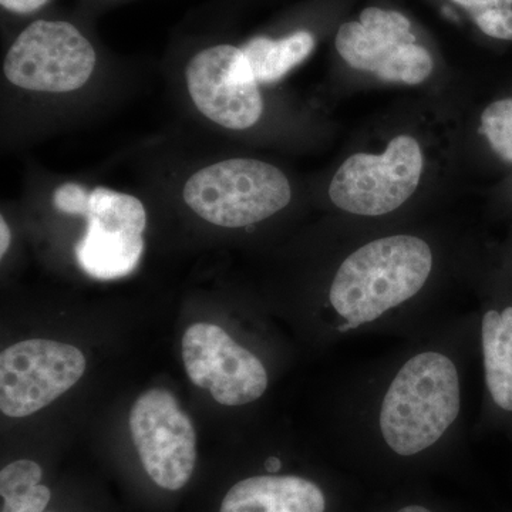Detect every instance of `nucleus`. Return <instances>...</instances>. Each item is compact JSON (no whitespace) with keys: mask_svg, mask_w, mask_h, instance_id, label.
<instances>
[{"mask_svg":"<svg viewBox=\"0 0 512 512\" xmlns=\"http://www.w3.org/2000/svg\"><path fill=\"white\" fill-rule=\"evenodd\" d=\"M485 380L497 406L512 412V306L483 319Z\"/></svg>","mask_w":512,"mask_h":512,"instance_id":"nucleus-13","label":"nucleus"},{"mask_svg":"<svg viewBox=\"0 0 512 512\" xmlns=\"http://www.w3.org/2000/svg\"><path fill=\"white\" fill-rule=\"evenodd\" d=\"M183 360L191 383L210 390L222 406L255 402L268 387L261 360L211 323H195L185 330Z\"/></svg>","mask_w":512,"mask_h":512,"instance_id":"nucleus-10","label":"nucleus"},{"mask_svg":"<svg viewBox=\"0 0 512 512\" xmlns=\"http://www.w3.org/2000/svg\"><path fill=\"white\" fill-rule=\"evenodd\" d=\"M192 101L207 119L245 130L261 119L264 101L242 49L218 45L202 50L187 66Z\"/></svg>","mask_w":512,"mask_h":512,"instance_id":"nucleus-11","label":"nucleus"},{"mask_svg":"<svg viewBox=\"0 0 512 512\" xmlns=\"http://www.w3.org/2000/svg\"><path fill=\"white\" fill-rule=\"evenodd\" d=\"M131 439L148 477L168 491L185 487L197 463V433L174 394L150 389L130 412Z\"/></svg>","mask_w":512,"mask_h":512,"instance_id":"nucleus-8","label":"nucleus"},{"mask_svg":"<svg viewBox=\"0 0 512 512\" xmlns=\"http://www.w3.org/2000/svg\"><path fill=\"white\" fill-rule=\"evenodd\" d=\"M461 407L456 365L439 352L413 356L394 377L380 410V430L399 456H414L436 444Z\"/></svg>","mask_w":512,"mask_h":512,"instance_id":"nucleus-2","label":"nucleus"},{"mask_svg":"<svg viewBox=\"0 0 512 512\" xmlns=\"http://www.w3.org/2000/svg\"><path fill=\"white\" fill-rule=\"evenodd\" d=\"M90 194L83 185L66 183L60 185L53 194V205L63 214L79 215L86 218L90 207Z\"/></svg>","mask_w":512,"mask_h":512,"instance_id":"nucleus-17","label":"nucleus"},{"mask_svg":"<svg viewBox=\"0 0 512 512\" xmlns=\"http://www.w3.org/2000/svg\"><path fill=\"white\" fill-rule=\"evenodd\" d=\"M12 241L9 225L6 224L5 218H0V256H5Z\"/></svg>","mask_w":512,"mask_h":512,"instance_id":"nucleus-21","label":"nucleus"},{"mask_svg":"<svg viewBox=\"0 0 512 512\" xmlns=\"http://www.w3.org/2000/svg\"><path fill=\"white\" fill-rule=\"evenodd\" d=\"M288 178L254 158H231L188 178L184 201L198 217L224 228H242L272 217L291 202Z\"/></svg>","mask_w":512,"mask_h":512,"instance_id":"nucleus-3","label":"nucleus"},{"mask_svg":"<svg viewBox=\"0 0 512 512\" xmlns=\"http://www.w3.org/2000/svg\"><path fill=\"white\" fill-rule=\"evenodd\" d=\"M423 171L419 143L410 136L390 141L380 156L355 154L329 187L330 200L350 214L379 217L402 207L417 190Z\"/></svg>","mask_w":512,"mask_h":512,"instance_id":"nucleus-5","label":"nucleus"},{"mask_svg":"<svg viewBox=\"0 0 512 512\" xmlns=\"http://www.w3.org/2000/svg\"><path fill=\"white\" fill-rule=\"evenodd\" d=\"M281 466V460H279V458L276 457L268 458V460H266L265 463L266 470H268L269 473H276V471H278L279 468H281Z\"/></svg>","mask_w":512,"mask_h":512,"instance_id":"nucleus-22","label":"nucleus"},{"mask_svg":"<svg viewBox=\"0 0 512 512\" xmlns=\"http://www.w3.org/2000/svg\"><path fill=\"white\" fill-rule=\"evenodd\" d=\"M478 28L495 39L512 40V10L495 8L473 13Z\"/></svg>","mask_w":512,"mask_h":512,"instance_id":"nucleus-18","label":"nucleus"},{"mask_svg":"<svg viewBox=\"0 0 512 512\" xmlns=\"http://www.w3.org/2000/svg\"><path fill=\"white\" fill-rule=\"evenodd\" d=\"M397 512H431L430 510H427V508L420 507V505H409V507H404L402 510H399Z\"/></svg>","mask_w":512,"mask_h":512,"instance_id":"nucleus-23","label":"nucleus"},{"mask_svg":"<svg viewBox=\"0 0 512 512\" xmlns=\"http://www.w3.org/2000/svg\"><path fill=\"white\" fill-rule=\"evenodd\" d=\"M433 268L423 239L394 235L369 242L340 265L330 288L333 309L346 319L340 332L375 322L420 292Z\"/></svg>","mask_w":512,"mask_h":512,"instance_id":"nucleus-1","label":"nucleus"},{"mask_svg":"<svg viewBox=\"0 0 512 512\" xmlns=\"http://www.w3.org/2000/svg\"><path fill=\"white\" fill-rule=\"evenodd\" d=\"M86 357L55 340L15 343L0 355V410L12 419L32 416L82 379Z\"/></svg>","mask_w":512,"mask_h":512,"instance_id":"nucleus-6","label":"nucleus"},{"mask_svg":"<svg viewBox=\"0 0 512 512\" xmlns=\"http://www.w3.org/2000/svg\"><path fill=\"white\" fill-rule=\"evenodd\" d=\"M43 470L32 460H18L0 471V512H45L52 491L40 484Z\"/></svg>","mask_w":512,"mask_h":512,"instance_id":"nucleus-15","label":"nucleus"},{"mask_svg":"<svg viewBox=\"0 0 512 512\" xmlns=\"http://www.w3.org/2000/svg\"><path fill=\"white\" fill-rule=\"evenodd\" d=\"M322 490L296 476H258L239 481L225 495L220 512H325Z\"/></svg>","mask_w":512,"mask_h":512,"instance_id":"nucleus-12","label":"nucleus"},{"mask_svg":"<svg viewBox=\"0 0 512 512\" xmlns=\"http://www.w3.org/2000/svg\"><path fill=\"white\" fill-rule=\"evenodd\" d=\"M86 220V234L74 248L83 271L100 281L133 274L144 254L143 202L110 188H94Z\"/></svg>","mask_w":512,"mask_h":512,"instance_id":"nucleus-9","label":"nucleus"},{"mask_svg":"<svg viewBox=\"0 0 512 512\" xmlns=\"http://www.w3.org/2000/svg\"><path fill=\"white\" fill-rule=\"evenodd\" d=\"M481 130L495 153L512 163V99L490 104L481 116Z\"/></svg>","mask_w":512,"mask_h":512,"instance_id":"nucleus-16","label":"nucleus"},{"mask_svg":"<svg viewBox=\"0 0 512 512\" xmlns=\"http://www.w3.org/2000/svg\"><path fill=\"white\" fill-rule=\"evenodd\" d=\"M315 39L309 32H296L284 39L255 37L242 47L258 83H275L296 64L311 55Z\"/></svg>","mask_w":512,"mask_h":512,"instance_id":"nucleus-14","label":"nucleus"},{"mask_svg":"<svg viewBox=\"0 0 512 512\" xmlns=\"http://www.w3.org/2000/svg\"><path fill=\"white\" fill-rule=\"evenodd\" d=\"M458 5L466 6L467 9L473 10L474 13L481 10L508 8L512 0H453Z\"/></svg>","mask_w":512,"mask_h":512,"instance_id":"nucleus-20","label":"nucleus"},{"mask_svg":"<svg viewBox=\"0 0 512 512\" xmlns=\"http://www.w3.org/2000/svg\"><path fill=\"white\" fill-rule=\"evenodd\" d=\"M49 0H0L3 8L20 15H28V13L36 12L46 5Z\"/></svg>","mask_w":512,"mask_h":512,"instance_id":"nucleus-19","label":"nucleus"},{"mask_svg":"<svg viewBox=\"0 0 512 512\" xmlns=\"http://www.w3.org/2000/svg\"><path fill=\"white\" fill-rule=\"evenodd\" d=\"M96 60L79 29L67 22L37 20L10 47L3 73L20 89L69 93L89 82Z\"/></svg>","mask_w":512,"mask_h":512,"instance_id":"nucleus-4","label":"nucleus"},{"mask_svg":"<svg viewBox=\"0 0 512 512\" xmlns=\"http://www.w3.org/2000/svg\"><path fill=\"white\" fill-rule=\"evenodd\" d=\"M336 49L346 63L384 82L420 84L433 72L429 50L416 43L402 13L367 8L360 22L340 26Z\"/></svg>","mask_w":512,"mask_h":512,"instance_id":"nucleus-7","label":"nucleus"}]
</instances>
